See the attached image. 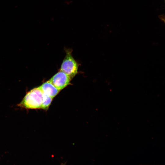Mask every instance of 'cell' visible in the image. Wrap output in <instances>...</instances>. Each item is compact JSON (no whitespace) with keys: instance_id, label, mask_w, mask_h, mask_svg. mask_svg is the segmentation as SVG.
Listing matches in <instances>:
<instances>
[{"instance_id":"obj_4","label":"cell","mask_w":165,"mask_h":165,"mask_svg":"<svg viewBox=\"0 0 165 165\" xmlns=\"http://www.w3.org/2000/svg\"><path fill=\"white\" fill-rule=\"evenodd\" d=\"M39 87L44 94L52 98L60 91L49 80L44 83Z\"/></svg>"},{"instance_id":"obj_1","label":"cell","mask_w":165,"mask_h":165,"mask_svg":"<svg viewBox=\"0 0 165 165\" xmlns=\"http://www.w3.org/2000/svg\"><path fill=\"white\" fill-rule=\"evenodd\" d=\"M43 95V93L39 86L34 88L27 93L19 105L27 109L41 108Z\"/></svg>"},{"instance_id":"obj_6","label":"cell","mask_w":165,"mask_h":165,"mask_svg":"<svg viewBox=\"0 0 165 165\" xmlns=\"http://www.w3.org/2000/svg\"><path fill=\"white\" fill-rule=\"evenodd\" d=\"M164 21L165 22V20H164Z\"/></svg>"},{"instance_id":"obj_3","label":"cell","mask_w":165,"mask_h":165,"mask_svg":"<svg viewBox=\"0 0 165 165\" xmlns=\"http://www.w3.org/2000/svg\"><path fill=\"white\" fill-rule=\"evenodd\" d=\"M71 79L68 75L60 70L53 76L49 81L60 91L69 85Z\"/></svg>"},{"instance_id":"obj_7","label":"cell","mask_w":165,"mask_h":165,"mask_svg":"<svg viewBox=\"0 0 165 165\" xmlns=\"http://www.w3.org/2000/svg\"></svg>"},{"instance_id":"obj_5","label":"cell","mask_w":165,"mask_h":165,"mask_svg":"<svg viewBox=\"0 0 165 165\" xmlns=\"http://www.w3.org/2000/svg\"><path fill=\"white\" fill-rule=\"evenodd\" d=\"M52 98L43 93L42 109L47 110L49 108L53 99Z\"/></svg>"},{"instance_id":"obj_2","label":"cell","mask_w":165,"mask_h":165,"mask_svg":"<svg viewBox=\"0 0 165 165\" xmlns=\"http://www.w3.org/2000/svg\"><path fill=\"white\" fill-rule=\"evenodd\" d=\"M78 68V64L73 57L71 52L67 50L66 55L61 64V71L65 73L72 79L77 73Z\"/></svg>"}]
</instances>
